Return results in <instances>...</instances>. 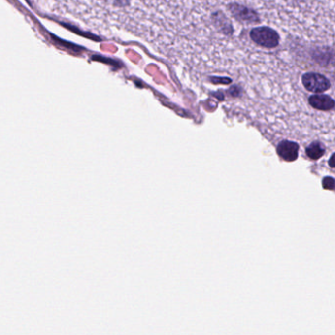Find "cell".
<instances>
[{
	"label": "cell",
	"instance_id": "7a4b0ae2",
	"mask_svg": "<svg viewBox=\"0 0 335 335\" xmlns=\"http://www.w3.org/2000/svg\"><path fill=\"white\" fill-rule=\"evenodd\" d=\"M302 82L306 90L312 93H324L331 89L332 84L330 80L319 73H306L302 77Z\"/></svg>",
	"mask_w": 335,
	"mask_h": 335
},
{
	"label": "cell",
	"instance_id": "52a82bcc",
	"mask_svg": "<svg viewBox=\"0 0 335 335\" xmlns=\"http://www.w3.org/2000/svg\"><path fill=\"white\" fill-rule=\"evenodd\" d=\"M334 159H335V156H333V157H332V159H331V162H330V163H331V167H332L333 168H334Z\"/></svg>",
	"mask_w": 335,
	"mask_h": 335
},
{
	"label": "cell",
	"instance_id": "3957f363",
	"mask_svg": "<svg viewBox=\"0 0 335 335\" xmlns=\"http://www.w3.org/2000/svg\"><path fill=\"white\" fill-rule=\"evenodd\" d=\"M277 154L285 162H295L298 159L299 146L294 142L283 141L277 147Z\"/></svg>",
	"mask_w": 335,
	"mask_h": 335
},
{
	"label": "cell",
	"instance_id": "277c9868",
	"mask_svg": "<svg viewBox=\"0 0 335 335\" xmlns=\"http://www.w3.org/2000/svg\"><path fill=\"white\" fill-rule=\"evenodd\" d=\"M309 103L315 109L329 111L334 109L335 100L328 95H315L309 98Z\"/></svg>",
	"mask_w": 335,
	"mask_h": 335
},
{
	"label": "cell",
	"instance_id": "6da1fadb",
	"mask_svg": "<svg viewBox=\"0 0 335 335\" xmlns=\"http://www.w3.org/2000/svg\"><path fill=\"white\" fill-rule=\"evenodd\" d=\"M250 37L257 45L269 49L277 47L280 43L279 34L267 26L253 28L250 31Z\"/></svg>",
	"mask_w": 335,
	"mask_h": 335
},
{
	"label": "cell",
	"instance_id": "5b68a950",
	"mask_svg": "<svg viewBox=\"0 0 335 335\" xmlns=\"http://www.w3.org/2000/svg\"><path fill=\"white\" fill-rule=\"evenodd\" d=\"M306 153H307V156H308L311 160L317 161V160L321 159V158L325 155V148H324V146H323L321 143L316 142V143L311 144V145L307 148Z\"/></svg>",
	"mask_w": 335,
	"mask_h": 335
},
{
	"label": "cell",
	"instance_id": "8992f818",
	"mask_svg": "<svg viewBox=\"0 0 335 335\" xmlns=\"http://www.w3.org/2000/svg\"><path fill=\"white\" fill-rule=\"evenodd\" d=\"M323 186L325 189L333 191L335 189V179L333 177H325L323 181Z\"/></svg>",
	"mask_w": 335,
	"mask_h": 335
}]
</instances>
